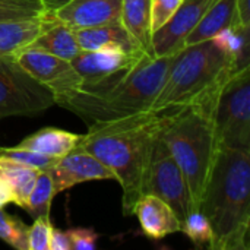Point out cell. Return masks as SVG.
Wrapping results in <instances>:
<instances>
[{
	"label": "cell",
	"mask_w": 250,
	"mask_h": 250,
	"mask_svg": "<svg viewBox=\"0 0 250 250\" xmlns=\"http://www.w3.org/2000/svg\"><path fill=\"white\" fill-rule=\"evenodd\" d=\"M53 16V15H51ZM28 48H37L53 56L62 57L64 60L75 59L82 50L75 38V32L70 26L56 21H53L29 42Z\"/></svg>",
	"instance_id": "obj_19"
},
{
	"label": "cell",
	"mask_w": 250,
	"mask_h": 250,
	"mask_svg": "<svg viewBox=\"0 0 250 250\" xmlns=\"http://www.w3.org/2000/svg\"><path fill=\"white\" fill-rule=\"evenodd\" d=\"M51 229L50 221L35 218L32 226L28 227V250H50Z\"/></svg>",
	"instance_id": "obj_28"
},
{
	"label": "cell",
	"mask_w": 250,
	"mask_h": 250,
	"mask_svg": "<svg viewBox=\"0 0 250 250\" xmlns=\"http://www.w3.org/2000/svg\"><path fill=\"white\" fill-rule=\"evenodd\" d=\"M38 170L18 163L6 155H0V177L9 185L12 190L13 204L21 208H26L29 193L35 185Z\"/></svg>",
	"instance_id": "obj_21"
},
{
	"label": "cell",
	"mask_w": 250,
	"mask_h": 250,
	"mask_svg": "<svg viewBox=\"0 0 250 250\" xmlns=\"http://www.w3.org/2000/svg\"><path fill=\"white\" fill-rule=\"evenodd\" d=\"M54 104L53 94L28 75L15 59L0 62V119L38 114Z\"/></svg>",
	"instance_id": "obj_8"
},
{
	"label": "cell",
	"mask_w": 250,
	"mask_h": 250,
	"mask_svg": "<svg viewBox=\"0 0 250 250\" xmlns=\"http://www.w3.org/2000/svg\"><path fill=\"white\" fill-rule=\"evenodd\" d=\"M183 0H151V28L160 29L177 10Z\"/></svg>",
	"instance_id": "obj_29"
},
{
	"label": "cell",
	"mask_w": 250,
	"mask_h": 250,
	"mask_svg": "<svg viewBox=\"0 0 250 250\" xmlns=\"http://www.w3.org/2000/svg\"><path fill=\"white\" fill-rule=\"evenodd\" d=\"M0 239L18 250H28V227L0 209Z\"/></svg>",
	"instance_id": "obj_26"
},
{
	"label": "cell",
	"mask_w": 250,
	"mask_h": 250,
	"mask_svg": "<svg viewBox=\"0 0 250 250\" xmlns=\"http://www.w3.org/2000/svg\"><path fill=\"white\" fill-rule=\"evenodd\" d=\"M120 22L141 50L149 57H155L152 51L151 0H122Z\"/></svg>",
	"instance_id": "obj_18"
},
{
	"label": "cell",
	"mask_w": 250,
	"mask_h": 250,
	"mask_svg": "<svg viewBox=\"0 0 250 250\" xmlns=\"http://www.w3.org/2000/svg\"><path fill=\"white\" fill-rule=\"evenodd\" d=\"M144 193L155 195L168 204L180 223L192 211H196L185 174L158 133L149 157Z\"/></svg>",
	"instance_id": "obj_7"
},
{
	"label": "cell",
	"mask_w": 250,
	"mask_h": 250,
	"mask_svg": "<svg viewBox=\"0 0 250 250\" xmlns=\"http://www.w3.org/2000/svg\"><path fill=\"white\" fill-rule=\"evenodd\" d=\"M215 0H183L174 15L152 32V51L155 57L179 53L192 29L198 25L205 10Z\"/></svg>",
	"instance_id": "obj_10"
},
{
	"label": "cell",
	"mask_w": 250,
	"mask_h": 250,
	"mask_svg": "<svg viewBox=\"0 0 250 250\" xmlns=\"http://www.w3.org/2000/svg\"><path fill=\"white\" fill-rule=\"evenodd\" d=\"M73 32L82 51H94L105 45H119L127 53H144L120 21L73 29Z\"/></svg>",
	"instance_id": "obj_15"
},
{
	"label": "cell",
	"mask_w": 250,
	"mask_h": 250,
	"mask_svg": "<svg viewBox=\"0 0 250 250\" xmlns=\"http://www.w3.org/2000/svg\"><path fill=\"white\" fill-rule=\"evenodd\" d=\"M231 25H242L237 13V0H215L205 10L198 25L188 35L185 47L208 41L218 31Z\"/></svg>",
	"instance_id": "obj_16"
},
{
	"label": "cell",
	"mask_w": 250,
	"mask_h": 250,
	"mask_svg": "<svg viewBox=\"0 0 250 250\" xmlns=\"http://www.w3.org/2000/svg\"><path fill=\"white\" fill-rule=\"evenodd\" d=\"M0 155H6L18 163H22L25 166H29L38 171H45V170H51L56 163L59 161V158L50 157V155H44L40 154L37 151H31V149H25V148H19V146H13V148H0Z\"/></svg>",
	"instance_id": "obj_27"
},
{
	"label": "cell",
	"mask_w": 250,
	"mask_h": 250,
	"mask_svg": "<svg viewBox=\"0 0 250 250\" xmlns=\"http://www.w3.org/2000/svg\"><path fill=\"white\" fill-rule=\"evenodd\" d=\"M50 250H72L70 248V242L67 237L66 231L57 230V229H51V234H50Z\"/></svg>",
	"instance_id": "obj_31"
},
{
	"label": "cell",
	"mask_w": 250,
	"mask_h": 250,
	"mask_svg": "<svg viewBox=\"0 0 250 250\" xmlns=\"http://www.w3.org/2000/svg\"><path fill=\"white\" fill-rule=\"evenodd\" d=\"M160 116L158 135L185 174L196 211L215 160L218 142L214 132V110L205 105H185Z\"/></svg>",
	"instance_id": "obj_5"
},
{
	"label": "cell",
	"mask_w": 250,
	"mask_h": 250,
	"mask_svg": "<svg viewBox=\"0 0 250 250\" xmlns=\"http://www.w3.org/2000/svg\"><path fill=\"white\" fill-rule=\"evenodd\" d=\"M212 123L218 145L250 152V66L234 72L220 89Z\"/></svg>",
	"instance_id": "obj_6"
},
{
	"label": "cell",
	"mask_w": 250,
	"mask_h": 250,
	"mask_svg": "<svg viewBox=\"0 0 250 250\" xmlns=\"http://www.w3.org/2000/svg\"><path fill=\"white\" fill-rule=\"evenodd\" d=\"M122 0H67L51 10L56 21L72 29L120 21Z\"/></svg>",
	"instance_id": "obj_13"
},
{
	"label": "cell",
	"mask_w": 250,
	"mask_h": 250,
	"mask_svg": "<svg viewBox=\"0 0 250 250\" xmlns=\"http://www.w3.org/2000/svg\"><path fill=\"white\" fill-rule=\"evenodd\" d=\"M72 250H94L97 248L98 233L94 229L75 227L66 231Z\"/></svg>",
	"instance_id": "obj_30"
},
{
	"label": "cell",
	"mask_w": 250,
	"mask_h": 250,
	"mask_svg": "<svg viewBox=\"0 0 250 250\" xmlns=\"http://www.w3.org/2000/svg\"><path fill=\"white\" fill-rule=\"evenodd\" d=\"M176 54L161 57L144 54L127 70L95 83H82L59 105L78 114L88 125L146 113L161 91Z\"/></svg>",
	"instance_id": "obj_3"
},
{
	"label": "cell",
	"mask_w": 250,
	"mask_h": 250,
	"mask_svg": "<svg viewBox=\"0 0 250 250\" xmlns=\"http://www.w3.org/2000/svg\"><path fill=\"white\" fill-rule=\"evenodd\" d=\"M79 141L81 135L57 127H44L26 136L16 146L37 151L40 154L50 155L54 158H62L66 154H69L73 148H76Z\"/></svg>",
	"instance_id": "obj_20"
},
{
	"label": "cell",
	"mask_w": 250,
	"mask_h": 250,
	"mask_svg": "<svg viewBox=\"0 0 250 250\" xmlns=\"http://www.w3.org/2000/svg\"><path fill=\"white\" fill-rule=\"evenodd\" d=\"M133 215L138 217L142 233L151 240H161L180 231V220L174 211L155 195L144 193L133 207Z\"/></svg>",
	"instance_id": "obj_14"
},
{
	"label": "cell",
	"mask_w": 250,
	"mask_h": 250,
	"mask_svg": "<svg viewBox=\"0 0 250 250\" xmlns=\"http://www.w3.org/2000/svg\"><path fill=\"white\" fill-rule=\"evenodd\" d=\"M237 13L239 21L243 26L250 28V9L249 0H237Z\"/></svg>",
	"instance_id": "obj_32"
},
{
	"label": "cell",
	"mask_w": 250,
	"mask_h": 250,
	"mask_svg": "<svg viewBox=\"0 0 250 250\" xmlns=\"http://www.w3.org/2000/svg\"><path fill=\"white\" fill-rule=\"evenodd\" d=\"M44 1H45V3H47V4H48L51 9H53V10H54V9H57L59 6L64 4L67 0H44Z\"/></svg>",
	"instance_id": "obj_34"
},
{
	"label": "cell",
	"mask_w": 250,
	"mask_h": 250,
	"mask_svg": "<svg viewBox=\"0 0 250 250\" xmlns=\"http://www.w3.org/2000/svg\"><path fill=\"white\" fill-rule=\"evenodd\" d=\"M51 10L44 0H0V23L42 18Z\"/></svg>",
	"instance_id": "obj_24"
},
{
	"label": "cell",
	"mask_w": 250,
	"mask_h": 250,
	"mask_svg": "<svg viewBox=\"0 0 250 250\" xmlns=\"http://www.w3.org/2000/svg\"><path fill=\"white\" fill-rule=\"evenodd\" d=\"M249 31L243 25H231L218 31L212 38V44L229 56L239 69L248 67L249 64Z\"/></svg>",
	"instance_id": "obj_22"
},
{
	"label": "cell",
	"mask_w": 250,
	"mask_h": 250,
	"mask_svg": "<svg viewBox=\"0 0 250 250\" xmlns=\"http://www.w3.org/2000/svg\"><path fill=\"white\" fill-rule=\"evenodd\" d=\"M158 123L160 116L146 111L123 119L94 122L88 125V132L81 135L78 146L114 173L123 192L122 207L126 217L133 215V207L144 195Z\"/></svg>",
	"instance_id": "obj_1"
},
{
	"label": "cell",
	"mask_w": 250,
	"mask_h": 250,
	"mask_svg": "<svg viewBox=\"0 0 250 250\" xmlns=\"http://www.w3.org/2000/svg\"><path fill=\"white\" fill-rule=\"evenodd\" d=\"M53 21L51 12L42 18L0 23V62L15 59V54L28 47L29 42Z\"/></svg>",
	"instance_id": "obj_17"
},
{
	"label": "cell",
	"mask_w": 250,
	"mask_h": 250,
	"mask_svg": "<svg viewBox=\"0 0 250 250\" xmlns=\"http://www.w3.org/2000/svg\"><path fill=\"white\" fill-rule=\"evenodd\" d=\"M180 231L186 234L196 248H211L212 229L201 211H192L180 223Z\"/></svg>",
	"instance_id": "obj_25"
},
{
	"label": "cell",
	"mask_w": 250,
	"mask_h": 250,
	"mask_svg": "<svg viewBox=\"0 0 250 250\" xmlns=\"http://www.w3.org/2000/svg\"><path fill=\"white\" fill-rule=\"evenodd\" d=\"M18 64L38 83L45 86L60 104L82 86V78L69 60L37 48H22L15 54Z\"/></svg>",
	"instance_id": "obj_9"
},
{
	"label": "cell",
	"mask_w": 250,
	"mask_h": 250,
	"mask_svg": "<svg viewBox=\"0 0 250 250\" xmlns=\"http://www.w3.org/2000/svg\"><path fill=\"white\" fill-rule=\"evenodd\" d=\"M56 195L85 182L92 180H116L114 173L107 168L88 151L76 146L64 157L59 158L50 170Z\"/></svg>",
	"instance_id": "obj_11"
},
{
	"label": "cell",
	"mask_w": 250,
	"mask_h": 250,
	"mask_svg": "<svg viewBox=\"0 0 250 250\" xmlns=\"http://www.w3.org/2000/svg\"><path fill=\"white\" fill-rule=\"evenodd\" d=\"M145 53H127L119 45H105L94 51H81L70 60L82 83H95L114 73L130 69Z\"/></svg>",
	"instance_id": "obj_12"
},
{
	"label": "cell",
	"mask_w": 250,
	"mask_h": 250,
	"mask_svg": "<svg viewBox=\"0 0 250 250\" xmlns=\"http://www.w3.org/2000/svg\"><path fill=\"white\" fill-rule=\"evenodd\" d=\"M54 196V183L50 170L40 171L35 179V185L29 193L25 211H28L34 220L41 218L50 221V208Z\"/></svg>",
	"instance_id": "obj_23"
},
{
	"label": "cell",
	"mask_w": 250,
	"mask_h": 250,
	"mask_svg": "<svg viewBox=\"0 0 250 250\" xmlns=\"http://www.w3.org/2000/svg\"><path fill=\"white\" fill-rule=\"evenodd\" d=\"M237 70L240 69L234 60L220 51L211 40L186 45L176 54L149 111L164 113L185 105L214 103L223 85Z\"/></svg>",
	"instance_id": "obj_4"
},
{
	"label": "cell",
	"mask_w": 250,
	"mask_h": 250,
	"mask_svg": "<svg viewBox=\"0 0 250 250\" xmlns=\"http://www.w3.org/2000/svg\"><path fill=\"white\" fill-rule=\"evenodd\" d=\"M13 198H12V190L9 188V185L4 182V179L0 177V209L4 208L7 204H12Z\"/></svg>",
	"instance_id": "obj_33"
},
{
	"label": "cell",
	"mask_w": 250,
	"mask_h": 250,
	"mask_svg": "<svg viewBox=\"0 0 250 250\" xmlns=\"http://www.w3.org/2000/svg\"><path fill=\"white\" fill-rule=\"evenodd\" d=\"M199 211L212 229L209 249H250L249 151L218 145Z\"/></svg>",
	"instance_id": "obj_2"
}]
</instances>
